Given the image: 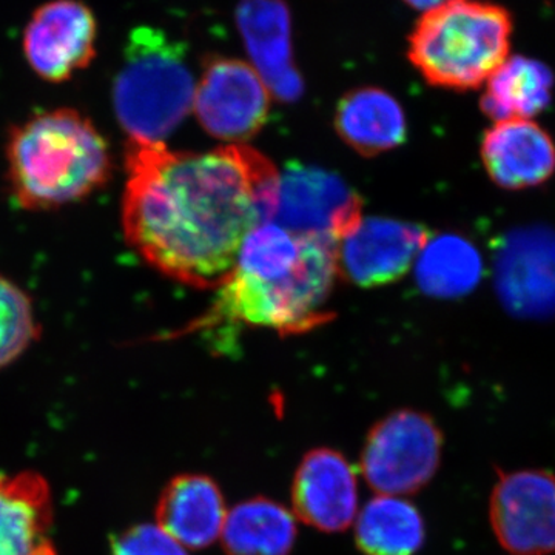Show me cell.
<instances>
[{
	"label": "cell",
	"mask_w": 555,
	"mask_h": 555,
	"mask_svg": "<svg viewBox=\"0 0 555 555\" xmlns=\"http://www.w3.org/2000/svg\"><path fill=\"white\" fill-rule=\"evenodd\" d=\"M126 169L124 238L185 286L217 288L248 233L275 215L280 171L244 144L189 153L127 139Z\"/></svg>",
	"instance_id": "1"
},
{
	"label": "cell",
	"mask_w": 555,
	"mask_h": 555,
	"mask_svg": "<svg viewBox=\"0 0 555 555\" xmlns=\"http://www.w3.org/2000/svg\"><path fill=\"white\" fill-rule=\"evenodd\" d=\"M5 178L11 198L28 211L82 203L108 184L113 156L89 116L60 107L35 113L10 130Z\"/></svg>",
	"instance_id": "2"
},
{
	"label": "cell",
	"mask_w": 555,
	"mask_h": 555,
	"mask_svg": "<svg viewBox=\"0 0 555 555\" xmlns=\"http://www.w3.org/2000/svg\"><path fill=\"white\" fill-rule=\"evenodd\" d=\"M301 240L295 268L273 280H259L232 270L219 284L210 312L198 327L243 323L278 334H302L327 320L326 302L338 270V244Z\"/></svg>",
	"instance_id": "3"
},
{
	"label": "cell",
	"mask_w": 555,
	"mask_h": 555,
	"mask_svg": "<svg viewBox=\"0 0 555 555\" xmlns=\"http://www.w3.org/2000/svg\"><path fill=\"white\" fill-rule=\"evenodd\" d=\"M196 83L188 50L160 28H133L112 87L113 109L129 141L166 144L193 109Z\"/></svg>",
	"instance_id": "4"
},
{
	"label": "cell",
	"mask_w": 555,
	"mask_h": 555,
	"mask_svg": "<svg viewBox=\"0 0 555 555\" xmlns=\"http://www.w3.org/2000/svg\"><path fill=\"white\" fill-rule=\"evenodd\" d=\"M513 17L483 0H447L409 36V61L434 87L473 90L509 57Z\"/></svg>",
	"instance_id": "5"
},
{
	"label": "cell",
	"mask_w": 555,
	"mask_h": 555,
	"mask_svg": "<svg viewBox=\"0 0 555 555\" xmlns=\"http://www.w3.org/2000/svg\"><path fill=\"white\" fill-rule=\"evenodd\" d=\"M443 436L425 412L401 409L372 427L360 467L378 495L406 496L422 491L438 470Z\"/></svg>",
	"instance_id": "6"
},
{
	"label": "cell",
	"mask_w": 555,
	"mask_h": 555,
	"mask_svg": "<svg viewBox=\"0 0 555 555\" xmlns=\"http://www.w3.org/2000/svg\"><path fill=\"white\" fill-rule=\"evenodd\" d=\"M361 218V199L338 175L298 163L280 173L272 222L297 238L338 244Z\"/></svg>",
	"instance_id": "7"
},
{
	"label": "cell",
	"mask_w": 555,
	"mask_h": 555,
	"mask_svg": "<svg viewBox=\"0 0 555 555\" xmlns=\"http://www.w3.org/2000/svg\"><path fill=\"white\" fill-rule=\"evenodd\" d=\"M270 101L272 93L251 64L211 56L196 82L193 112L211 137L243 144L268 122Z\"/></svg>",
	"instance_id": "8"
},
{
	"label": "cell",
	"mask_w": 555,
	"mask_h": 555,
	"mask_svg": "<svg viewBox=\"0 0 555 555\" xmlns=\"http://www.w3.org/2000/svg\"><path fill=\"white\" fill-rule=\"evenodd\" d=\"M489 520L496 542L513 555L555 553V474L543 469L499 473Z\"/></svg>",
	"instance_id": "9"
},
{
	"label": "cell",
	"mask_w": 555,
	"mask_h": 555,
	"mask_svg": "<svg viewBox=\"0 0 555 555\" xmlns=\"http://www.w3.org/2000/svg\"><path fill=\"white\" fill-rule=\"evenodd\" d=\"M98 22L80 0H51L33 13L24 31L25 60L40 79L67 82L96 56Z\"/></svg>",
	"instance_id": "10"
},
{
	"label": "cell",
	"mask_w": 555,
	"mask_h": 555,
	"mask_svg": "<svg viewBox=\"0 0 555 555\" xmlns=\"http://www.w3.org/2000/svg\"><path fill=\"white\" fill-rule=\"evenodd\" d=\"M495 288L503 306L521 318L555 315V232L525 228L496 250Z\"/></svg>",
	"instance_id": "11"
},
{
	"label": "cell",
	"mask_w": 555,
	"mask_h": 555,
	"mask_svg": "<svg viewBox=\"0 0 555 555\" xmlns=\"http://www.w3.org/2000/svg\"><path fill=\"white\" fill-rule=\"evenodd\" d=\"M429 241L423 225L387 218H361L338 243V270L360 287L396 283L414 266Z\"/></svg>",
	"instance_id": "12"
},
{
	"label": "cell",
	"mask_w": 555,
	"mask_h": 555,
	"mask_svg": "<svg viewBox=\"0 0 555 555\" xmlns=\"http://www.w3.org/2000/svg\"><path fill=\"white\" fill-rule=\"evenodd\" d=\"M294 516L321 532H343L358 513L357 476L349 462L328 448L308 452L292 481Z\"/></svg>",
	"instance_id": "13"
},
{
	"label": "cell",
	"mask_w": 555,
	"mask_h": 555,
	"mask_svg": "<svg viewBox=\"0 0 555 555\" xmlns=\"http://www.w3.org/2000/svg\"><path fill=\"white\" fill-rule=\"evenodd\" d=\"M236 24L251 67L281 101L301 96L302 79L292 54L291 10L283 0H241Z\"/></svg>",
	"instance_id": "14"
},
{
	"label": "cell",
	"mask_w": 555,
	"mask_h": 555,
	"mask_svg": "<svg viewBox=\"0 0 555 555\" xmlns=\"http://www.w3.org/2000/svg\"><path fill=\"white\" fill-rule=\"evenodd\" d=\"M53 496L35 470L0 473V555H57Z\"/></svg>",
	"instance_id": "15"
},
{
	"label": "cell",
	"mask_w": 555,
	"mask_h": 555,
	"mask_svg": "<svg viewBox=\"0 0 555 555\" xmlns=\"http://www.w3.org/2000/svg\"><path fill=\"white\" fill-rule=\"evenodd\" d=\"M481 158L489 177L500 188H535L553 177L555 144L534 120H500L486 131Z\"/></svg>",
	"instance_id": "16"
},
{
	"label": "cell",
	"mask_w": 555,
	"mask_h": 555,
	"mask_svg": "<svg viewBox=\"0 0 555 555\" xmlns=\"http://www.w3.org/2000/svg\"><path fill=\"white\" fill-rule=\"evenodd\" d=\"M228 513L217 481L203 474H181L160 492L155 518L179 545L204 550L221 537Z\"/></svg>",
	"instance_id": "17"
},
{
	"label": "cell",
	"mask_w": 555,
	"mask_h": 555,
	"mask_svg": "<svg viewBox=\"0 0 555 555\" xmlns=\"http://www.w3.org/2000/svg\"><path fill=\"white\" fill-rule=\"evenodd\" d=\"M339 138L363 156H377L406 141V118L387 91L364 87L347 93L335 113Z\"/></svg>",
	"instance_id": "18"
},
{
	"label": "cell",
	"mask_w": 555,
	"mask_h": 555,
	"mask_svg": "<svg viewBox=\"0 0 555 555\" xmlns=\"http://www.w3.org/2000/svg\"><path fill=\"white\" fill-rule=\"evenodd\" d=\"M553 72L531 57H507L486 80L481 108L500 120L532 119L550 105Z\"/></svg>",
	"instance_id": "19"
},
{
	"label": "cell",
	"mask_w": 555,
	"mask_h": 555,
	"mask_svg": "<svg viewBox=\"0 0 555 555\" xmlns=\"http://www.w3.org/2000/svg\"><path fill=\"white\" fill-rule=\"evenodd\" d=\"M221 540L228 555H288L297 521L280 503L254 496L229 511Z\"/></svg>",
	"instance_id": "20"
},
{
	"label": "cell",
	"mask_w": 555,
	"mask_h": 555,
	"mask_svg": "<svg viewBox=\"0 0 555 555\" xmlns=\"http://www.w3.org/2000/svg\"><path fill=\"white\" fill-rule=\"evenodd\" d=\"M425 535L422 514L403 496L377 495L358 514L356 540L364 555H415Z\"/></svg>",
	"instance_id": "21"
},
{
	"label": "cell",
	"mask_w": 555,
	"mask_h": 555,
	"mask_svg": "<svg viewBox=\"0 0 555 555\" xmlns=\"http://www.w3.org/2000/svg\"><path fill=\"white\" fill-rule=\"evenodd\" d=\"M481 275L480 251L459 235L429 238L416 258V281L430 297H465L477 287Z\"/></svg>",
	"instance_id": "22"
},
{
	"label": "cell",
	"mask_w": 555,
	"mask_h": 555,
	"mask_svg": "<svg viewBox=\"0 0 555 555\" xmlns=\"http://www.w3.org/2000/svg\"><path fill=\"white\" fill-rule=\"evenodd\" d=\"M301 254V240L280 228L264 222L248 233L233 270L259 280L286 275L295 268Z\"/></svg>",
	"instance_id": "23"
},
{
	"label": "cell",
	"mask_w": 555,
	"mask_h": 555,
	"mask_svg": "<svg viewBox=\"0 0 555 555\" xmlns=\"http://www.w3.org/2000/svg\"><path fill=\"white\" fill-rule=\"evenodd\" d=\"M42 335L35 305L27 292L0 275V369L20 360Z\"/></svg>",
	"instance_id": "24"
},
{
	"label": "cell",
	"mask_w": 555,
	"mask_h": 555,
	"mask_svg": "<svg viewBox=\"0 0 555 555\" xmlns=\"http://www.w3.org/2000/svg\"><path fill=\"white\" fill-rule=\"evenodd\" d=\"M112 555H189L158 525H134L113 537Z\"/></svg>",
	"instance_id": "25"
},
{
	"label": "cell",
	"mask_w": 555,
	"mask_h": 555,
	"mask_svg": "<svg viewBox=\"0 0 555 555\" xmlns=\"http://www.w3.org/2000/svg\"><path fill=\"white\" fill-rule=\"evenodd\" d=\"M404 2H406L409 7H412V9L426 13V11L436 9V7L441 5V3L447 2V0H404Z\"/></svg>",
	"instance_id": "26"
}]
</instances>
